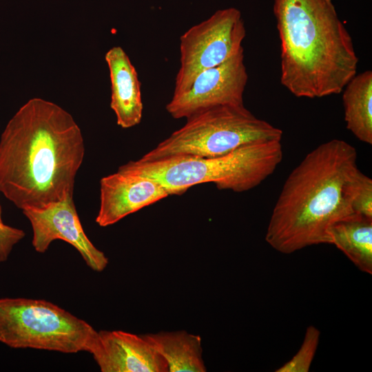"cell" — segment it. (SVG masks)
Returning <instances> with one entry per match:
<instances>
[{"label": "cell", "instance_id": "obj_4", "mask_svg": "<svg viewBox=\"0 0 372 372\" xmlns=\"http://www.w3.org/2000/svg\"><path fill=\"white\" fill-rule=\"evenodd\" d=\"M282 156L281 141H274L243 145L216 157L138 159L120 167L155 180L169 195L183 194L191 187L205 183H213L219 189L242 192L272 174Z\"/></svg>", "mask_w": 372, "mask_h": 372}, {"label": "cell", "instance_id": "obj_14", "mask_svg": "<svg viewBox=\"0 0 372 372\" xmlns=\"http://www.w3.org/2000/svg\"><path fill=\"white\" fill-rule=\"evenodd\" d=\"M329 236L360 271L372 274V218L354 214L335 223Z\"/></svg>", "mask_w": 372, "mask_h": 372}, {"label": "cell", "instance_id": "obj_17", "mask_svg": "<svg viewBox=\"0 0 372 372\" xmlns=\"http://www.w3.org/2000/svg\"><path fill=\"white\" fill-rule=\"evenodd\" d=\"M352 208L355 214L372 218V180L363 173L353 192Z\"/></svg>", "mask_w": 372, "mask_h": 372}, {"label": "cell", "instance_id": "obj_5", "mask_svg": "<svg viewBox=\"0 0 372 372\" xmlns=\"http://www.w3.org/2000/svg\"><path fill=\"white\" fill-rule=\"evenodd\" d=\"M186 119L183 127L139 160L216 157L251 143L281 141L282 136L280 129L257 118L244 104L216 106Z\"/></svg>", "mask_w": 372, "mask_h": 372}, {"label": "cell", "instance_id": "obj_8", "mask_svg": "<svg viewBox=\"0 0 372 372\" xmlns=\"http://www.w3.org/2000/svg\"><path fill=\"white\" fill-rule=\"evenodd\" d=\"M247 81L242 49L223 63L201 72L187 90L172 95L166 110L178 119L216 106L242 105Z\"/></svg>", "mask_w": 372, "mask_h": 372}, {"label": "cell", "instance_id": "obj_7", "mask_svg": "<svg viewBox=\"0 0 372 372\" xmlns=\"http://www.w3.org/2000/svg\"><path fill=\"white\" fill-rule=\"evenodd\" d=\"M246 30L236 8L216 10L180 37V67L173 95L187 90L203 71L216 66L243 49Z\"/></svg>", "mask_w": 372, "mask_h": 372}, {"label": "cell", "instance_id": "obj_1", "mask_svg": "<svg viewBox=\"0 0 372 372\" xmlns=\"http://www.w3.org/2000/svg\"><path fill=\"white\" fill-rule=\"evenodd\" d=\"M85 145L72 116L32 98L16 112L0 139V192L23 210L73 197Z\"/></svg>", "mask_w": 372, "mask_h": 372}, {"label": "cell", "instance_id": "obj_6", "mask_svg": "<svg viewBox=\"0 0 372 372\" xmlns=\"http://www.w3.org/2000/svg\"><path fill=\"white\" fill-rule=\"evenodd\" d=\"M96 333L89 323L49 301L0 299V342L11 348L88 352Z\"/></svg>", "mask_w": 372, "mask_h": 372}, {"label": "cell", "instance_id": "obj_12", "mask_svg": "<svg viewBox=\"0 0 372 372\" xmlns=\"http://www.w3.org/2000/svg\"><path fill=\"white\" fill-rule=\"evenodd\" d=\"M111 83L110 107L117 124L130 128L140 123L143 116L141 82L128 55L120 46L110 48L105 55Z\"/></svg>", "mask_w": 372, "mask_h": 372}, {"label": "cell", "instance_id": "obj_9", "mask_svg": "<svg viewBox=\"0 0 372 372\" xmlns=\"http://www.w3.org/2000/svg\"><path fill=\"white\" fill-rule=\"evenodd\" d=\"M23 214L32 225V244L37 252L43 254L52 242L62 240L76 249L93 271H102L108 265V258L104 253L86 236L73 197H67L43 208L23 210Z\"/></svg>", "mask_w": 372, "mask_h": 372}, {"label": "cell", "instance_id": "obj_11", "mask_svg": "<svg viewBox=\"0 0 372 372\" xmlns=\"http://www.w3.org/2000/svg\"><path fill=\"white\" fill-rule=\"evenodd\" d=\"M88 352L102 372H169L165 359L142 335L101 330Z\"/></svg>", "mask_w": 372, "mask_h": 372}, {"label": "cell", "instance_id": "obj_15", "mask_svg": "<svg viewBox=\"0 0 372 372\" xmlns=\"http://www.w3.org/2000/svg\"><path fill=\"white\" fill-rule=\"evenodd\" d=\"M347 129L363 143L372 144V72L356 74L343 89Z\"/></svg>", "mask_w": 372, "mask_h": 372}, {"label": "cell", "instance_id": "obj_2", "mask_svg": "<svg viewBox=\"0 0 372 372\" xmlns=\"http://www.w3.org/2000/svg\"><path fill=\"white\" fill-rule=\"evenodd\" d=\"M357 158L355 147L340 139L308 153L283 185L268 223L267 242L286 254L331 244V227L355 214L352 199L362 173Z\"/></svg>", "mask_w": 372, "mask_h": 372}, {"label": "cell", "instance_id": "obj_10", "mask_svg": "<svg viewBox=\"0 0 372 372\" xmlns=\"http://www.w3.org/2000/svg\"><path fill=\"white\" fill-rule=\"evenodd\" d=\"M168 196L155 180L119 167L116 172L100 180V206L96 223L101 227L112 225Z\"/></svg>", "mask_w": 372, "mask_h": 372}, {"label": "cell", "instance_id": "obj_3", "mask_svg": "<svg viewBox=\"0 0 372 372\" xmlns=\"http://www.w3.org/2000/svg\"><path fill=\"white\" fill-rule=\"evenodd\" d=\"M273 10L282 85L297 97L341 93L359 59L333 0H273Z\"/></svg>", "mask_w": 372, "mask_h": 372}, {"label": "cell", "instance_id": "obj_18", "mask_svg": "<svg viewBox=\"0 0 372 372\" xmlns=\"http://www.w3.org/2000/svg\"><path fill=\"white\" fill-rule=\"evenodd\" d=\"M25 236V233L19 229L3 223L1 218L0 205V262L6 261L14 245Z\"/></svg>", "mask_w": 372, "mask_h": 372}, {"label": "cell", "instance_id": "obj_16", "mask_svg": "<svg viewBox=\"0 0 372 372\" xmlns=\"http://www.w3.org/2000/svg\"><path fill=\"white\" fill-rule=\"evenodd\" d=\"M320 331L313 325L307 327L303 342L298 352L276 372H308L314 358Z\"/></svg>", "mask_w": 372, "mask_h": 372}, {"label": "cell", "instance_id": "obj_13", "mask_svg": "<svg viewBox=\"0 0 372 372\" xmlns=\"http://www.w3.org/2000/svg\"><path fill=\"white\" fill-rule=\"evenodd\" d=\"M142 335L165 359L169 372L207 371L200 335L185 330Z\"/></svg>", "mask_w": 372, "mask_h": 372}]
</instances>
